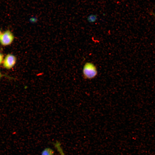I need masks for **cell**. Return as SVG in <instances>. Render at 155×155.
I'll list each match as a JSON object with an SVG mask.
<instances>
[{
  "label": "cell",
  "instance_id": "6da1fadb",
  "mask_svg": "<svg viewBox=\"0 0 155 155\" xmlns=\"http://www.w3.org/2000/svg\"><path fill=\"white\" fill-rule=\"evenodd\" d=\"M98 73L97 68L93 63L87 62L84 65L82 69V76L84 80L94 79L97 76Z\"/></svg>",
  "mask_w": 155,
  "mask_h": 155
},
{
  "label": "cell",
  "instance_id": "7a4b0ae2",
  "mask_svg": "<svg viewBox=\"0 0 155 155\" xmlns=\"http://www.w3.org/2000/svg\"><path fill=\"white\" fill-rule=\"evenodd\" d=\"M14 38L13 33L8 30L2 33L0 37V43L3 46H8L11 44Z\"/></svg>",
  "mask_w": 155,
  "mask_h": 155
},
{
  "label": "cell",
  "instance_id": "3957f363",
  "mask_svg": "<svg viewBox=\"0 0 155 155\" xmlns=\"http://www.w3.org/2000/svg\"><path fill=\"white\" fill-rule=\"evenodd\" d=\"M17 61L16 57L11 54H8L4 58L3 65V67L7 69H12L15 65Z\"/></svg>",
  "mask_w": 155,
  "mask_h": 155
},
{
  "label": "cell",
  "instance_id": "277c9868",
  "mask_svg": "<svg viewBox=\"0 0 155 155\" xmlns=\"http://www.w3.org/2000/svg\"><path fill=\"white\" fill-rule=\"evenodd\" d=\"M54 152L53 150L49 148H46L43 150L41 155H53Z\"/></svg>",
  "mask_w": 155,
  "mask_h": 155
},
{
  "label": "cell",
  "instance_id": "5b68a950",
  "mask_svg": "<svg viewBox=\"0 0 155 155\" xmlns=\"http://www.w3.org/2000/svg\"><path fill=\"white\" fill-rule=\"evenodd\" d=\"M55 147L57 148L58 151L59 152L61 155H65L63 150L61 147L60 143L58 142H57L54 144Z\"/></svg>",
  "mask_w": 155,
  "mask_h": 155
},
{
  "label": "cell",
  "instance_id": "8992f818",
  "mask_svg": "<svg viewBox=\"0 0 155 155\" xmlns=\"http://www.w3.org/2000/svg\"><path fill=\"white\" fill-rule=\"evenodd\" d=\"M4 59L3 54L0 52V65L3 63Z\"/></svg>",
  "mask_w": 155,
  "mask_h": 155
},
{
  "label": "cell",
  "instance_id": "52a82bcc",
  "mask_svg": "<svg viewBox=\"0 0 155 155\" xmlns=\"http://www.w3.org/2000/svg\"><path fill=\"white\" fill-rule=\"evenodd\" d=\"M3 76V75L1 73L0 71V79Z\"/></svg>",
  "mask_w": 155,
  "mask_h": 155
},
{
  "label": "cell",
  "instance_id": "ba28073f",
  "mask_svg": "<svg viewBox=\"0 0 155 155\" xmlns=\"http://www.w3.org/2000/svg\"><path fill=\"white\" fill-rule=\"evenodd\" d=\"M2 33L1 32V30H0V37H1V34H2Z\"/></svg>",
  "mask_w": 155,
  "mask_h": 155
}]
</instances>
